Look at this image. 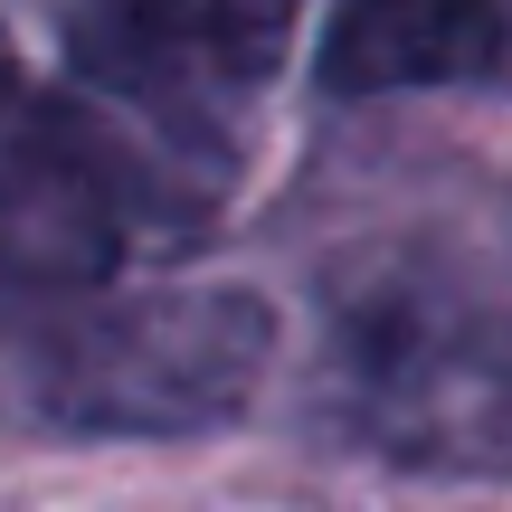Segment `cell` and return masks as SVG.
Listing matches in <instances>:
<instances>
[{"mask_svg":"<svg viewBox=\"0 0 512 512\" xmlns=\"http://www.w3.org/2000/svg\"><path fill=\"white\" fill-rule=\"evenodd\" d=\"M275 370V304L247 285L10 294L0 427L19 437H219Z\"/></svg>","mask_w":512,"mask_h":512,"instance_id":"cell-1","label":"cell"},{"mask_svg":"<svg viewBox=\"0 0 512 512\" xmlns=\"http://www.w3.org/2000/svg\"><path fill=\"white\" fill-rule=\"evenodd\" d=\"M238 152L190 143L114 95H38L0 124V294L124 285L200 247L228 209Z\"/></svg>","mask_w":512,"mask_h":512,"instance_id":"cell-2","label":"cell"},{"mask_svg":"<svg viewBox=\"0 0 512 512\" xmlns=\"http://www.w3.org/2000/svg\"><path fill=\"white\" fill-rule=\"evenodd\" d=\"M332 418L389 465L512 475V313L427 266L370 275L332 313Z\"/></svg>","mask_w":512,"mask_h":512,"instance_id":"cell-3","label":"cell"},{"mask_svg":"<svg viewBox=\"0 0 512 512\" xmlns=\"http://www.w3.org/2000/svg\"><path fill=\"white\" fill-rule=\"evenodd\" d=\"M76 86L238 152L256 95L294 57L304 0H48Z\"/></svg>","mask_w":512,"mask_h":512,"instance_id":"cell-4","label":"cell"},{"mask_svg":"<svg viewBox=\"0 0 512 512\" xmlns=\"http://www.w3.org/2000/svg\"><path fill=\"white\" fill-rule=\"evenodd\" d=\"M503 67H512V0H332L313 29V86L342 105L484 86Z\"/></svg>","mask_w":512,"mask_h":512,"instance_id":"cell-5","label":"cell"},{"mask_svg":"<svg viewBox=\"0 0 512 512\" xmlns=\"http://www.w3.org/2000/svg\"><path fill=\"white\" fill-rule=\"evenodd\" d=\"M10 86H19V57H10V29H0V105H10Z\"/></svg>","mask_w":512,"mask_h":512,"instance_id":"cell-6","label":"cell"}]
</instances>
